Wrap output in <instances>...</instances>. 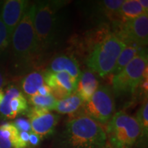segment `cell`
Listing matches in <instances>:
<instances>
[{
  "label": "cell",
  "instance_id": "277c9868",
  "mask_svg": "<svg viewBox=\"0 0 148 148\" xmlns=\"http://www.w3.org/2000/svg\"><path fill=\"white\" fill-rule=\"evenodd\" d=\"M126 44L114 34H109L96 45L86 60L92 71L101 77L112 73L120 53Z\"/></svg>",
  "mask_w": 148,
  "mask_h": 148
},
{
  "label": "cell",
  "instance_id": "484cf974",
  "mask_svg": "<svg viewBox=\"0 0 148 148\" xmlns=\"http://www.w3.org/2000/svg\"><path fill=\"white\" fill-rule=\"evenodd\" d=\"M37 94L40 95H43V96H46V95H51V89L47 85H46L45 84H43L42 86L40 87L39 89L38 90V92Z\"/></svg>",
  "mask_w": 148,
  "mask_h": 148
},
{
  "label": "cell",
  "instance_id": "5b68a950",
  "mask_svg": "<svg viewBox=\"0 0 148 148\" xmlns=\"http://www.w3.org/2000/svg\"><path fill=\"white\" fill-rule=\"evenodd\" d=\"M106 132L108 143L115 148H131L141 134L136 118L121 111L111 118Z\"/></svg>",
  "mask_w": 148,
  "mask_h": 148
},
{
  "label": "cell",
  "instance_id": "8992f818",
  "mask_svg": "<svg viewBox=\"0 0 148 148\" xmlns=\"http://www.w3.org/2000/svg\"><path fill=\"white\" fill-rule=\"evenodd\" d=\"M147 52L143 49L112 78V88L117 95H129L135 91L147 74Z\"/></svg>",
  "mask_w": 148,
  "mask_h": 148
},
{
  "label": "cell",
  "instance_id": "83f0119b",
  "mask_svg": "<svg viewBox=\"0 0 148 148\" xmlns=\"http://www.w3.org/2000/svg\"><path fill=\"white\" fill-rule=\"evenodd\" d=\"M139 3L141 7L145 11V12H148V1H145V0H139Z\"/></svg>",
  "mask_w": 148,
  "mask_h": 148
},
{
  "label": "cell",
  "instance_id": "e0dca14e",
  "mask_svg": "<svg viewBox=\"0 0 148 148\" xmlns=\"http://www.w3.org/2000/svg\"><path fill=\"white\" fill-rule=\"evenodd\" d=\"M145 13L147 12H145L141 7L139 0H126L123 1L122 3L118 12V17L124 23Z\"/></svg>",
  "mask_w": 148,
  "mask_h": 148
},
{
  "label": "cell",
  "instance_id": "9a60e30c",
  "mask_svg": "<svg viewBox=\"0 0 148 148\" xmlns=\"http://www.w3.org/2000/svg\"><path fill=\"white\" fill-rule=\"evenodd\" d=\"M18 131L13 123L0 125V148H18Z\"/></svg>",
  "mask_w": 148,
  "mask_h": 148
},
{
  "label": "cell",
  "instance_id": "ffe728a7",
  "mask_svg": "<svg viewBox=\"0 0 148 148\" xmlns=\"http://www.w3.org/2000/svg\"><path fill=\"white\" fill-rule=\"evenodd\" d=\"M56 101L57 100L51 94L46 96L36 94V95L28 97L27 103L32 105V107L45 108L48 110H53Z\"/></svg>",
  "mask_w": 148,
  "mask_h": 148
},
{
  "label": "cell",
  "instance_id": "4316f807",
  "mask_svg": "<svg viewBox=\"0 0 148 148\" xmlns=\"http://www.w3.org/2000/svg\"><path fill=\"white\" fill-rule=\"evenodd\" d=\"M7 83V78L3 70L0 69V90L2 89L3 86H4Z\"/></svg>",
  "mask_w": 148,
  "mask_h": 148
},
{
  "label": "cell",
  "instance_id": "4fadbf2b",
  "mask_svg": "<svg viewBox=\"0 0 148 148\" xmlns=\"http://www.w3.org/2000/svg\"><path fill=\"white\" fill-rule=\"evenodd\" d=\"M48 71L53 73L65 72L77 82L79 81L82 74L77 60L74 58L66 55L56 57L51 62Z\"/></svg>",
  "mask_w": 148,
  "mask_h": 148
},
{
  "label": "cell",
  "instance_id": "f546056e",
  "mask_svg": "<svg viewBox=\"0 0 148 148\" xmlns=\"http://www.w3.org/2000/svg\"><path fill=\"white\" fill-rule=\"evenodd\" d=\"M104 147H105V148H115V147H112V146L110 144L108 143V142H107V143H106V145H105Z\"/></svg>",
  "mask_w": 148,
  "mask_h": 148
},
{
  "label": "cell",
  "instance_id": "ac0fdd59",
  "mask_svg": "<svg viewBox=\"0 0 148 148\" xmlns=\"http://www.w3.org/2000/svg\"><path fill=\"white\" fill-rule=\"evenodd\" d=\"M83 104L82 99L75 92L69 97L57 101L53 110L61 114H72L76 112Z\"/></svg>",
  "mask_w": 148,
  "mask_h": 148
},
{
  "label": "cell",
  "instance_id": "2e32d148",
  "mask_svg": "<svg viewBox=\"0 0 148 148\" xmlns=\"http://www.w3.org/2000/svg\"><path fill=\"white\" fill-rule=\"evenodd\" d=\"M43 84L44 73L38 71H32L27 74L21 80V88L27 97L36 95Z\"/></svg>",
  "mask_w": 148,
  "mask_h": 148
},
{
  "label": "cell",
  "instance_id": "7402d4cb",
  "mask_svg": "<svg viewBox=\"0 0 148 148\" xmlns=\"http://www.w3.org/2000/svg\"><path fill=\"white\" fill-rule=\"evenodd\" d=\"M11 43V37L0 15V57L3 56L8 50Z\"/></svg>",
  "mask_w": 148,
  "mask_h": 148
},
{
  "label": "cell",
  "instance_id": "30bf717a",
  "mask_svg": "<svg viewBox=\"0 0 148 148\" xmlns=\"http://www.w3.org/2000/svg\"><path fill=\"white\" fill-rule=\"evenodd\" d=\"M45 84L51 89V93L57 101L69 97L75 92L78 82L65 72L47 71L44 73Z\"/></svg>",
  "mask_w": 148,
  "mask_h": 148
},
{
  "label": "cell",
  "instance_id": "9c48e42d",
  "mask_svg": "<svg viewBox=\"0 0 148 148\" xmlns=\"http://www.w3.org/2000/svg\"><path fill=\"white\" fill-rule=\"evenodd\" d=\"M26 113L32 132L38 134L41 138L52 134L59 119L58 114L45 108L31 107Z\"/></svg>",
  "mask_w": 148,
  "mask_h": 148
},
{
  "label": "cell",
  "instance_id": "7a4b0ae2",
  "mask_svg": "<svg viewBox=\"0 0 148 148\" xmlns=\"http://www.w3.org/2000/svg\"><path fill=\"white\" fill-rule=\"evenodd\" d=\"M106 140V133L101 125L84 114L67 122L61 143L64 148H103Z\"/></svg>",
  "mask_w": 148,
  "mask_h": 148
},
{
  "label": "cell",
  "instance_id": "7c38bea8",
  "mask_svg": "<svg viewBox=\"0 0 148 148\" xmlns=\"http://www.w3.org/2000/svg\"><path fill=\"white\" fill-rule=\"evenodd\" d=\"M29 4V1L25 0H7L3 1L0 15L11 38Z\"/></svg>",
  "mask_w": 148,
  "mask_h": 148
},
{
  "label": "cell",
  "instance_id": "3957f363",
  "mask_svg": "<svg viewBox=\"0 0 148 148\" xmlns=\"http://www.w3.org/2000/svg\"><path fill=\"white\" fill-rule=\"evenodd\" d=\"M34 4H29L11 38L12 53L17 64L30 66L41 55L33 25Z\"/></svg>",
  "mask_w": 148,
  "mask_h": 148
},
{
  "label": "cell",
  "instance_id": "52a82bcc",
  "mask_svg": "<svg viewBox=\"0 0 148 148\" xmlns=\"http://www.w3.org/2000/svg\"><path fill=\"white\" fill-rule=\"evenodd\" d=\"M83 107L84 115L99 123H108L115 111L113 92L108 86H99L89 101L83 104Z\"/></svg>",
  "mask_w": 148,
  "mask_h": 148
},
{
  "label": "cell",
  "instance_id": "8fae6325",
  "mask_svg": "<svg viewBox=\"0 0 148 148\" xmlns=\"http://www.w3.org/2000/svg\"><path fill=\"white\" fill-rule=\"evenodd\" d=\"M28 103L23 94L15 86L11 85L4 93L0 104V114L3 117L13 119L19 114L26 113Z\"/></svg>",
  "mask_w": 148,
  "mask_h": 148
},
{
  "label": "cell",
  "instance_id": "5bb4252c",
  "mask_svg": "<svg viewBox=\"0 0 148 148\" xmlns=\"http://www.w3.org/2000/svg\"><path fill=\"white\" fill-rule=\"evenodd\" d=\"M98 87L99 82L97 77L93 72L88 70L81 74L75 90V93L82 99L84 103L89 101Z\"/></svg>",
  "mask_w": 148,
  "mask_h": 148
},
{
  "label": "cell",
  "instance_id": "ba28073f",
  "mask_svg": "<svg viewBox=\"0 0 148 148\" xmlns=\"http://www.w3.org/2000/svg\"><path fill=\"white\" fill-rule=\"evenodd\" d=\"M126 45L134 44L139 47H145L148 42V14L124 22L119 34L116 35Z\"/></svg>",
  "mask_w": 148,
  "mask_h": 148
},
{
  "label": "cell",
  "instance_id": "6da1fadb",
  "mask_svg": "<svg viewBox=\"0 0 148 148\" xmlns=\"http://www.w3.org/2000/svg\"><path fill=\"white\" fill-rule=\"evenodd\" d=\"M63 3L40 1L33 3V25L42 52L58 45L63 34Z\"/></svg>",
  "mask_w": 148,
  "mask_h": 148
},
{
  "label": "cell",
  "instance_id": "f1b7e54d",
  "mask_svg": "<svg viewBox=\"0 0 148 148\" xmlns=\"http://www.w3.org/2000/svg\"><path fill=\"white\" fill-rule=\"evenodd\" d=\"M3 96H4V92H3L2 89H1L0 90V104H1V101L3 100Z\"/></svg>",
  "mask_w": 148,
  "mask_h": 148
},
{
  "label": "cell",
  "instance_id": "d6986e66",
  "mask_svg": "<svg viewBox=\"0 0 148 148\" xmlns=\"http://www.w3.org/2000/svg\"><path fill=\"white\" fill-rule=\"evenodd\" d=\"M143 49V47L134 45V44L126 45L123 51H121V53H120L119 58L117 59L115 67H114V71L112 72L113 75H114L119 73Z\"/></svg>",
  "mask_w": 148,
  "mask_h": 148
},
{
  "label": "cell",
  "instance_id": "44dd1931",
  "mask_svg": "<svg viewBox=\"0 0 148 148\" xmlns=\"http://www.w3.org/2000/svg\"><path fill=\"white\" fill-rule=\"evenodd\" d=\"M136 119L139 123L141 130L140 136H147L148 132V102L147 100L144 101L141 107L137 112Z\"/></svg>",
  "mask_w": 148,
  "mask_h": 148
},
{
  "label": "cell",
  "instance_id": "cb8c5ba5",
  "mask_svg": "<svg viewBox=\"0 0 148 148\" xmlns=\"http://www.w3.org/2000/svg\"><path fill=\"white\" fill-rule=\"evenodd\" d=\"M13 124L19 132H32L30 123L28 119H25V118H18L14 121Z\"/></svg>",
  "mask_w": 148,
  "mask_h": 148
},
{
  "label": "cell",
  "instance_id": "603a6c76",
  "mask_svg": "<svg viewBox=\"0 0 148 148\" xmlns=\"http://www.w3.org/2000/svg\"><path fill=\"white\" fill-rule=\"evenodd\" d=\"M123 0H110V1H102L100 2L101 8L108 15H117L121 8Z\"/></svg>",
  "mask_w": 148,
  "mask_h": 148
},
{
  "label": "cell",
  "instance_id": "d4e9b609",
  "mask_svg": "<svg viewBox=\"0 0 148 148\" xmlns=\"http://www.w3.org/2000/svg\"><path fill=\"white\" fill-rule=\"evenodd\" d=\"M42 138L38 136V134L35 133L30 132L29 134V148L31 147H36L39 145L40 143V140Z\"/></svg>",
  "mask_w": 148,
  "mask_h": 148
}]
</instances>
